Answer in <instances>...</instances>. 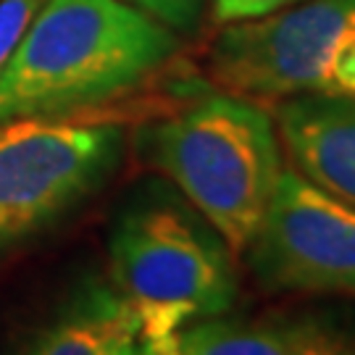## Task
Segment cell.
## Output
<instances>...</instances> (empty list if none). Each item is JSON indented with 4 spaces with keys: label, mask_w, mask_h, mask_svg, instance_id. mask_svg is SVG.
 Segmentation results:
<instances>
[{
    "label": "cell",
    "mask_w": 355,
    "mask_h": 355,
    "mask_svg": "<svg viewBox=\"0 0 355 355\" xmlns=\"http://www.w3.org/2000/svg\"><path fill=\"white\" fill-rule=\"evenodd\" d=\"M177 53V32L127 0H45L0 71V124L79 119L127 98Z\"/></svg>",
    "instance_id": "cell-1"
},
{
    "label": "cell",
    "mask_w": 355,
    "mask_h": 355,
    "mask_svg": "<svg viewBox=\"0 0 355 355\" xmlns=\"http://www.w3.org/2000/svg\"><path fill=\"white\" fill-rule=\"evenodd\" d=\"M161 171L237 253L258 232L284 171L274 116L261 103L216 92L140 135Z\"/></svg>",
    "instance_id": "cell-2"
},
{
    "label": "cell",
    "mask_w": 355,
    "mask_h": 355,
    "mask_svg": "<svg viewBox=\"0 0 355 355\" xmlns=\"http://www.w3.org/2000/svg\"><path fill=\"white\" fill-rule=\"evenodd\" d=\"M114 290L140 318L142 340L174 337L224 316L240 295L234 250L182 195L145 187L108 234Z\"/></svg>",
    "instance_id": "cell-3"
},
{
    "label": "cell",
    "mask_w": 355,
    "mask_h": 355,
    "mask_svg": "<svg viewBox=\"0 0 355 355\" xmlns=\"http://www.w3.org/2000/svg\"><path fill=\"white\" fill-rule=\"evenodd\" d=\"M208 69L218 87L250 101L355 98V0H300L224 24Z\"/></svg>",
    "instance_id": "cell-4"
},
{
    "label": "cell",
    "mask_w": 355,
    "mask_h": 355,
    "mask_svg": "<svg viewBox=\"0 0 355 355\" xmlns=\"http://www.w3.org/2000/svg\"><path fill=\"white\" fill-rule=\"evenodd\" d=\"M124 132L105 121L0 124V263L64 224L116 174Z\"/></svg>",
    "instance_id": "cell-5"
},
{
    "label": "cell",
    "mask_w": 355,
    "mask_h": 355,
    "mask_svg": "<svg viewBox=\"0 0 355 355\" xmlns=\"http://www.w3.org/2000/svg\"><path fill=\"white\" fill-rule=\"evenodd\" d=\"M245 258L268 292L355 297V208L284 168Z\"/></svg>",
    "instance_id": "cell-6"
},
{
    "label": "cell",
    "mask_w": 355,
    "mask_h": 355,
    "mask_svg": "<svg viewBox=\"0 0 355 355\" xmlns=\"http://www.w3.org/2000/svg\"><path fill=\"white\" fill-rule=\"evenodd\" d=\"M274 124L292 171L355 208V98H284Z\"/></svg>",
    "instance_id": "cell-7"
},
{
    "label": "cell",
    "mask_w": 355,
    "mask_h": 355,
    "mask_svg": "<svg viewBox=\"0 0 355 355\" xmlns=\"http://www.w3.org/2000/svg\"><path fill=\"white\" fill-rule=\"evenodd\" d=\"M140 318L111 282L85 277L13 355H140Z\"/></svg>",
    "instance_id": "cell-8"
},
{
    "label": "cell",
    "mask_w": 355,
    "mask_h": 355,
    "mask_svg": "<svg viewBox=\"0 0 355 355\" xmlns=\"http://www.w3.org/2000/svg\"><path fill=\"white\" fill-rule=\"evenodd\" d=\"M343 337L308 318H205L177 334L179 355H327Z\"/></svg>",
    "instance_id": "cell-9"
},
{
    "label": "cell",
    "mask_w": 355,
    "mask_h": 355,
    "mask_svg": "<svg viewBox=\"0 0 355 355\" xmlns=\"http://www.w3.org/2000/svg\"><path fill=\"white\" fill-rule=\"evenodd\" d=\"M45 0H0V71L8 66Z\"/></svg>",
    "instance_id": "cell-10"
},
{
    "label": "cell",
    "mask_w": 355,
    "mask_h": 355,
    "mask_svg": "<svg viewBox=\"0 0 355 355\" xmlns=\"http://www.w3.org/2000/svg\"><path fill=\"white\" fill-rule=\"evenodd\" d=\"M127 3L168 26L171 32H190L198 24L205 6V0H127Z\"/></svg>",
    "instance_id": "cell-11"
},
{
    "label": "cell",
    "mask_w": 355,
    "mask_h": 355,
    "mask_svg": "<svg viewBox=\"0 0 355 355\" xmlns=\"http://www.w3.org/2000/svg\"><path fill=\"white\" fill-rule=\"evenodd\" d=\"M295 3L300 0H214V21L232 24V21H245V19H258V16L282 11Z\"/></svg>",
    "instance_id": "cell-12"
},
{
    "label": "cell",
    "mask_w": 355,
    "mask_h": 355,
    "mask_svg": "<svg viewBox=\"0 0 355 355\" xmlns=\"http://www.w3.org/2000/svg\"><path fill=\"white\" fill-rule=\"evenodd\" d=\"M140 355H179L177 334L174 337H158V340H140Z\"/></svg>",
    "instance_id": "cell-13"
},
{
    "label": "cell",
    "mask_w": 355,
    "mask_h": 355,
    "mask_svg": "<svg viewBox=\"0 0 355 355\" xmlns=\"http://www.w3.org/2000/svg\"><path fill=\"white\" fill-rule=\"evenodd\" d=\"M327 355H355V345L353 343H347V340H343V343L337 345L331 353H327Z\"/></svg>",
    "instance_id": "cell-14"
}]
</instances>
